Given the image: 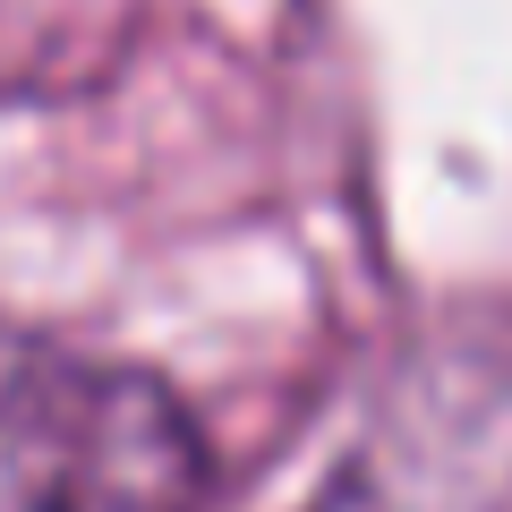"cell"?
<instances>
[{"label": "cell", "instance_id": "2", "mask_svg": "<svg viewBox=\"0 0 512 512\" xmlns=\"http://www.w3.org/2000/svg\"><path fill=\"white\" fill-rule=\"evenodd\" d=\"M154 0H0V111L77 103L146 43Z\"/></svg>", "mask_w": 512, "mask_h": 512}, {"label": "cell", "instance_id": "1", "mask_svg": "<svg viewBox=\"0 0 512 512\" xmlns=\"http://www.w3.org/2000/svg\"><path fill=\"white\" fill-rule=\"evenodd\" d=\"M205 436L154 367L0 316V512H197Z\"/></svg>", "mask_w": 512, "mask_h": 512}]
</instances>
